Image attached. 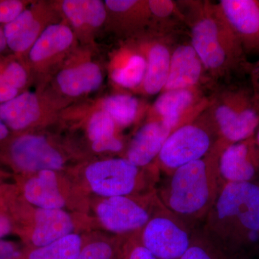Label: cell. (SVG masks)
<instances>
[{
	"label": "cell",
	"mask_w": 259,
	"mask_h": 259,
	"mask_svg": "<svg viewBox=\"0 0 259 259\" xmlns=\"http://www.w3.org/2000/svg\"><path fill=\"white\" fill-rule=\"evenodd\" d=\"M71 29L62 24H54L48 27L37 37L30 51L32 61L38 62L62 52L73 41Z\"/></svg>",
	"instance_id": "21"
},
{
	"label": "cell",
	"mask_w": 259,
	"mask_h": 259,
	"mask_svg": "<svg viewBox=\"0 0 259 259\" xmlns=\"http://www.w3.org/2000/svg\"><path fill=\"white\" fill-rule=\"evenodd\" d=\"M221 184L259 181V148L255 136L230 145L219 161Z\"/></svg>",
	"instance_id": "10"
},
{
	"label": "cell",
	"mask_w": 259,
	"mask_h": 259,
	"mask_svg": "<svg viewBox=\"0 0 259 259\" xmlns=\"http://www.w3.org/2000/svg\"><path fill=\"white\" fill-rule=\"evenodd\" d=\"M140 103L136 97L127 95H115L107 97L102 104V110L111 117L119 127H127L139 115Z\"/></svg>",
	"instance_id": "24"
},
{
	"label": "cell",
	"mask_w": 259,
	"mask_h": 259,
	"mask_svg": "<svg viewBox=\"0 0 259 259\" xmlns=\"http://www.w3.org/2000/svg\"><path fill=\"white\" fill-rule=\"evenodd\" d=\"M3 33V31H1V30H0V35H2V34Z\"/></svg>",
	"instance_id": "41"
},
{
	"label": "cell",
	"mask_w": 259,
	"mask_h": 259,
	"mask_svg": "<svg viewBox=\"0 0 259 259\" xmlns=\"http://www.w3.org/2000/svg\"><path fill=\"white\" fill-rule=\"evenodd\" d=\"M102 79L100 67L91 62L63 70L57 76L61 91L72 97L97 90L102 84Z\"/></svg>",
	"instance_id": "18"
},
{
	"label": "cell",
	"mask_w": 259,
	"mask_h": 259,
	"mask_svg": "<svg viewBox=\"0 0 259 259\" xmlns=\"http://www.w3.org/2000/svg\"><path fill=\"white\" fill-rule=\"evenodd\" d=\"M218 136L226 146L255 136L259 127V107L251 87H225L209 97L206 109Z\"/></svg>",
	"instance_id": "4"
},
{
	"label": "cell",
	"mask_w": 259,
	"mask_h": 259,
	"mask_svg": "<svg viewBox=\"0 0 259 259\" xmlns=\"http://www.w3.org/2000/svg\"><path fill=\"white\" fill-rule=\"evenodd\" d=\"M63 11L74 26H100L106 18V6L99 0H66Z\"/></svg>",
	"instance_id": "23"
},
{
	"label": "cell",
	"mask_w": 259,
	"mask_h": 259,
	"mask_svg": "<svg viewBox=\"0 0 259 259\" xmlns=\"http://www.w3.org/2000/svg\"><path fill=\"white\" fill-rule=\"evenodd\" d=\"M218 5L245 54L258 53L259 0H221Z\"/></svg>",
	"instance_id": "12"
},
{
	"label": "cell",
	"mask_w": 259,
	"mask_h": 259,
	"mask_svg": "<svg viewBox=\"0 0 259 259\" xmlns=\"http://www.w3.org/2000/svg\"><path fill=\"white\" fill-rule=\"evenodd\" d=\"M23 3L16 0L0 2V23H10L23 11Z\"/></svg>",
	"instance_id": "31"
},
{
	"label": "cell",
	"mask_w": 259,
	"mask_h": 259,
	"mask_svg": "<svg viewBox=\"0 0 259 259\" xmlns=\"http://www.w3.org/2000/svg\"><path fill=\"white\" fill-rule=\"evenodd\" d=\"M201 228L232 259L259 255V181L223 184Z\"/></svg>",
	"instance_id": "1"
},
{
	"label": "cell",
	"mask_w": 259,
	"mask_h": 259,
	"mask_svg": "<svg viewBox=\"0 0 259 259\" xmlns=\"http://www.w3.org/2000/svg\"><path fill=\"white\" fill-rule=\"evenodd\" d=\"M186 5L191 42L207 74L212 79L249 69L244 51L227 23L218 3L210 1L182 2Z\"/></svg>",
	"instance_id": "3"
},
{
	"label": "cell",
	"mask_w": 259,
	"mask_h": 259,
	"mask_svg": "<svg viewBox=\"0 0 259 259\" xmlns=\"http://www.w3.org/2000/svg\"><path fill=\"white\" fill-rule=\"evenodd\" d=\"M116 124L111 117L104 112L94 114L88 126V136L93 142L115 137Z\"/></svg>",
	"instance_id": "27"
},
{
	"label": "cell",
	"mask_w": 259,
	"mask_h": 259,
	"mask_svg": "<svg viewBox=\"0 0 259 259\" xmlns=\"http://www.w3.org/2000/svg\"><path fill=\"white\" fill-rule=\"evenodd\" d=\"M3 75L0 74V83H3Z\"/></svg>",
	"instance_id": "40"
},
{
	"label": "cell",
	"mask_w": 259,
	"mask_h": 259,
	"mask_svg": "<svg viewBox=\"0 0 259 259\" xmlns=\"http://www.w3.org/2000/svg\"><path fill=\"white\" fill-rule=\"evenodd\" d=\"M123 259H157L142 245L139 238L131 242L124 249Z\"/></svg>",
	"instance_id": "32"
},
{
	"label": "cell",
	"mask_w": 259,
	"mask_h": 259,
	"mask_svg": "<svg viewBox=\"0 0 259 259\" xmlns=\"http://www.w3.org/2000/svg\"><path fill=\"white\" fill-rule=\"evenodd\" d=\"M123 145L122 141L117 137H112L110 139L102 140L93 143V149L96 152H105V151H112L117 152L122 149Z\"/></svg>",
	"instance_id": "33"
},
{
	"label": "cell",
	"mask_w": 259,
	"mask_h": 259,
	"mask_svg": "<svg viewBox=\"0 0 259 259\" xmlns=\"http://www.w3.org/2000/svg\"><path fill=\"white\" fill-rule=\"evenodd\" d=\"M172 51L168 37L161 34L146 42L142 51L146 61V74L140 87L146 95L161 93L169 71Z\"/></svg>",
	"instance_id": "15"
},
{
	"label": "cell",
	"mask_w": 259,
	"mask_h": 259,
	"mask_svg": "<svg viewBox=\"0 0 259 259\" xmlns=\"http://www.w3.org/2000/svg\"><path fill=\"white\" fill-rule=\"evenodd\" d=\"M3 82L18 90L26 83V71L18 63H11L5 69L3 74Z\"/></svg>",
	"instance_id": "30"
},
{
	"label": "cell",
	"mask_w": 259,
	"mask_h": 259,
	"mask_svg": "<svg viewBox=\"0 0 259 259\" xmlns=\"http://www.w3.org/2000/svg\"><path fill=\"white\" fill-rule=\"evenodd\" d=\"M10 158L16 169L23 172L60 169L62 156L42 136L25 135L13 141Z\"/></svg>",
	"instance_id": "11"
},
{
	"label": "cell",
	"mask_w": 259,
	"mask_h": 259,
	"mask_svg": "<svg viewBox=\"0 0 259 259\" xmlns=\"http://www.w3.org/2000/svg\"><path fill=\"white\" fill-rule=\"evenodd\" d=\"M115 245L107 241L94 242L81 248L78 259H115Z\"/></svg>",
	"instance_id": "29"
},
{
	"label": "cell",
	"mask_w": 259,
	"mask_h": 259,
	"mask_svg": "<svg viewBox=\"0 0 259 259\" xmlns=\"http://www.w3.org/2000/svg\"><path fill=\"white\" fill-rule=\"evenodd\" d=\"M207 75L203 63L192 44H180L172 51L169 71L161 93L181 89L202 88Z\"/></svg>",
	"instance_id": "13"
},
{
	"label": "cell",
	"mask_w": 259,
	"mask_h": 259,
	"mask_svg": "<svg viewBox=\"0 0 259 259\" xmlns=\"http://www.w3.org/2000/svg\"><path fill=\"white\" fill-rule=\"evenodd\" d=\"M24 197L40 209H61L65 199L61 195L55 172L44 170L25 182Z\"/></svg>",
	"instance_id": "17"
},
{
	"label": "cell",
	"mask_w": 259,
	"mask_h": 259,
	"mask_svg": "<svg viewBox=\"0 0 259 259\" xmlns=\"http://www.w3.org/2000/svg\"><path fill=\"white\" fill-rule=\"evenodd\" d=\"M9 135V128L5 125L3 120L0 119V141H4Z\"/></svg>",
	"instance_id": "38"
},
{
	"label": "cell",
	"mask_w": 259,
	"mask_h": 259,
	"mask_svg": "<svg viewBox=\"0 0 259 259\" xmlns=\"http://www.w3.org/2000/svg\"><path fill=\"white\" fill-rule=\"evenodd\" d=\"M13 222L9 216L0 211V240L13 231Z\"/></svg>",
	"instance_id": "37"
},
{
	"label": "cell",
	"mask_w": 259,
	"mask_h": 259,
	"mask_svg": "<svg viewBox=\"0 0 259 259\" xmlns=\"http://www.w3.org/2000/svg\"><path fill=\"white\" fill-rule=\"evenodd\" d=\"M81 245L79 236L68 235L50 244L32 250L25 259H78Z\"/></svg>",
	"instance_id": "25"
},
{
	"label": "cell",
	"mask_w": 259,
	"mask_h": 259,
	"mask_svg": "<svg viewBox=\"0 0 259 259\" xmlns=\"http://www.w3.org/2000/svg\"><path fill=\"white\" fill-rule=\"evenodd\" d=\"M227 147L218 141L205 156L164 176L156 189L163 205L192 230L202 226L217 199L222 186L220 158Z\"/></svg>",
	"instance_id": "2"
},
{
	"label": "cell",
	"mask_w": 259,
	"mask_h": 259,
	"mask_svg": "<svg viewBox=\"0 0 259 259\" xmlns=\"http://www.w3.org/2000/svg\"><path fill=\"white\" fill-rule=\"evenodd\" d=\"M161 203L156 190L139 199L132 195L107 197L98 204L97 213L105 229L123 235L141 231Z\"/></svg>",
	"instance_id": "7"
},
{
	"label": "cell",
	"mask_w": 259,
	"mask_h": 259,
	"mask_svg": "<svg viewBox=\"0 0 259 259\" xmlns=\"http://www.w3.org/2000/svg\"><path fill=\"white\" fill-rule=\"evenodd\" d=\"M40 25L30 10H23L14 20L5 25L7 45L15 52H22L32 47L38 37Z\"/></svg>",
	"instance_id": "20"
},
{
	"label": "cell",
	"mask_w": 259,
	"mask_h": 259,
	"mask_svg": "<svg viewBox=\"0 0 259 259\" xmlns=\"http://www.w3.org/2000/svg\"><path fill=\"white\" fill-rule=\"evenodd\" d=\"M209 97L201 87L159 94L149 110L148 120L163 121L176 131L195 120L208 107Z\"/></svg>",
	"instance_id": "9"
},
{
	"label": "cell",
	"mask_w": 259,
	"mask_h": 259,
	"mask_svg": "<svg viewBox=\"0 0 259 259\" xmlns=\"http://www.w3.org/2000/svg\"><path fill=\"white\" fill-rule=\"evenodd\" d=\"M74 223L69 214L61 209H37L31 242L37 248L45 246L71 234Z\"/></svg>",
	"instance_id": "16"
},
{
	"label": "cell",
	"mask_w": 259,
	"mask_h": 259,
	"mask_svg": "<svg viewBox=\"0 0 259 259\" xmlns=\"http://www.w3.org/2000/svg\"><path fill=\"white\" fill-rule=\"evenodd\" d=\"M40 112L36 95L28 92L0 104V119L8 128L13 131L26 128L37 120Z\"/></svg>",
	"instance_id": "19"
},
{
	"label": "cell",
	"mask_w": 259,
	"mask_h": 259,
	"mask_svg": "<svg viewBox=\"0 0 259 259\" xmlns=\"http://www.w3.org/2000/svg\"><path fill=\"white\" fill-rule=\"evenodd\" d=\"M18 89L3 81V83H0V103L3 104L10 101L18 96Z\"/></svg>",
	"instance_id": "36"
},
{
	"label": "cell",
	"mask_w": 259,
	"mask_h": 259,
	"mask_svg": "<svg viewBox=\"0 0 259 259\" xmlns=\"http://www.w3.org/2000/svg\"><path fill=\"white\" fill-rule=\"evenodd\" d=\"M142 168L127 158H112L90 165L85 175L92 190L107 198L132 195L142 185L156 189V185L145 182Z\"/></svg>",
	"instance_id": "8"
},
{
	"label": "cell",
	"mask_w": 259,
	"mask_h": 259,
	"mask_svg": "<svg viewBox=\"0 0 259 259\" xmlns=\"http://www.w3.org/2000/svg\"><path fill=\"white\" fill-rule=\"evenodd\" d=\"M255 141H256L257 144H258V146L259 148V127L258 130H257L256 133H255Z\"/></svg>",
	"instance_id": "39"
},
{
	"label": "cell",
	"mask_w": 259,
	"mask_h": 259,
	"mask_svg": "<svg viewBox=\"0 0 259 259\" xmlns=\"http://www.w3.org/2000/svg\"><path fill=\"white\" fill-rule=\"evenodd\" d=\"M218 141L207 112L174 131L163 144L155 164L161 175H171L177 168L197 161L210 152Z\"/></svg>",
	"instance_id": "5"
},
{
	"label": "cell",
	"mask_w": 259,
	"mask_h": 259,
	"mask_svg": "<svg viewBox=\"0 0 259 259\" xmlns=\"http://www.w3.org/2000/svg\"><path fill=\"white\" fill-rule=\"evenodd\" d=\"M194 230L161 203L141 230L142 245L157 259H179L190 244Z\"/></svg>",
	"instance_id": "6"
},
{
	"label": "cell",
	"mask_w": 259,
	"mask_h": 259,
	"mask_svg": "<svg viewBox=\"0 0 259 259\" xmlns=\"http://www.w3.org/2000/svg\"><path fill=\"white\" fill-rule=\"evenodd\" d=\"M175 131L163 121L148 120L131 141L126 158L136 166L153 164L167 139Z\"/></svg>",
	"instance_id": "14"
},
{
	"label": "cell",
	"mask_w": 259,
	"mask_h": 259,
	"mask_svg": "<svg viewBox=\"0 0 259 259\" xmlns=\"http://www.w3.org/2000/svg\"><path fill=\"white\" fill-rule=\"evenodd\" d=\"M0 259H23L18 245L11 241L0 240Z\"/></svg>",
	"instance_id": "34"
},
{
	"label": "cell",
	"mask_w": 259,
	"mask_h": 259,
	"mask_svg": "<svg viewBox=\"0 0 259 259\" xmlns=\"http://www.w3.org/2000/svg\"><path fill=\"white\" fill-rule=\"evenodd\" d=\"M146 71V58L142 51L124 53L112 69L111 77L122 88L136 89L142 84Z\"/></svg>",
	"instance_id": "22"
},
{
	"label": "cell",
	"mask_w": 259,
	"mask_h": 259,
	"mask_svg": "<svg viewBox=\"0 0 259 259\" xmlns=\"http://www.w3.org/2000/svg\"><path fill=\"white\" fill-rule=\"evenodd\" d=\"M148 5L152 18L160 20L161 23L170 20L175 15L183 18L179 10V4L171 0H150Z\"/></svg>",
	"instance_id": "28"
},
{
	"label": "cell",
	"mask_w": 259,
	"mask_h": 259,
	"mask_svg": "<svg viewBox=\"0 0 259 259\" xmlns=\"http://www.w3.org/2000/svg\"><path fill=\"white\" fill-rule=\"evenodd\" d=\"M179 259H232L208 238L202 228L192 233L190 244Z\"/></svg>",
	"instance_id": "26"
},
{
	"label": "cell",
	"mask_w": 259,
	"mask_h": 259,
	"mask_svg": "<svg viewBox=\"0 0 259 259\" xmlns=\"http://www.w3.org/2000/svg\"><path fill=\"white\" fill-rule=\"evenodd\" d=\"M250 74V81H251V89L253 90L255 102L259 107V59L258 61L250 66L249 70Z\"/></svg>",
	"instance_id": "35"
}]
</instances>
